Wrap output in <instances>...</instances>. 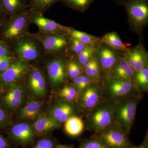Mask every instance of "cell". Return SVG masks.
I'll return each instance as SVG.
<instances>
[{"label":"cell","instance_id":"cell-9","mask_svg":"<svg viewBox=\"0 0 148 148\" xmlns=\"http://www.w3.org/2000/svg\"><path fill=\"white\" fill-rule=\"evenodd\" d=\"M31 22L38 26L40 32L54 34L63 36L69 34V30L71 29L69 27L58 24L53 20L44 17L40 14L32 13Z\"/></svg>","mask_w":148,"mask_h":148},{"label":"cell","instance_id":"cell-7","mask_svg":"<svg viewBox=\"0 0 148 148\" xmlns=\"http://www.w3.org/2000/svg\"><path fill=\"white\" fill-rule=\"evenodd\" d=\"M7 134L12 143L23 147L32 145L37 137L33 126L25 123L14 125Z\"/></svg>","mask_w":148,"mask_h":148},{"label":"cell","instance_id":"cell-20","mask_svg":"<svg viewBox=\"0 0 148 148\" xmlns=\"http://www.w3.org/2000/svg\"><path fill=\"white\" fill-rule=\"evenodd\" d=\"M136 73L124 57L119 59L109 76L134 81Z\"/></svg>","mask_w":148,"mask_h":148},{"label":"cell","instance_id":"cell-31","mask_svg":"<svg viewBox=\"0 0 148 148\" xmlns=\"http://www.w3.org/2000/svg\"><path fill=\"white\" fill-rule=\"evenodd\" d=\"M96 50V49L94 46L87 45L77 54L78 61L82 67H83L94 56Z\"/></svg>","mask_w":148,"mask_h":148},{"label":"cell","instance_id":"cell-32","mask_svg":"<svg viewBox=\"0 0 148 148\" xmlns=\"http://www.w3.org/2000/svg\"><path fill=\"white\" fill-rule=\"evenodd\" d=\"M74 85L79 93L83 92L92 82L85 73L82 74L73 79Z\"/></svg>","mask_w":148,"mask_h":148},{"label":"cell","instance_id":"cell-29","mask_svg":"<svg viewBox=\"0 0 148 148\" xmlns=\"http://www.w3.org/2000/svg\"><path fill=\"white\" fill-rule=\"evenodd\" d=\"M94 0H62L61 1L70 8L84 12L88 9Z\"/></svg>","mask_w":148,"mask_h":148},{"label":"cell","instance_id":"cell-19","mask_svg":"<svg viewBox=\"0 0 148 148\" xmlns=\"http://www.w3.org/2000/svg\"><path fill=\"white\" fill-rule=\"evenodd\" d=\"M28 83L32 92L38 97L45 95L46 87L45 78L38 68H33L29 73Z\"/></svg>","mask_w":148,"mask_h":148},{"label":"cell","instance_id":"cell-45","mask_svg":"<svg viewBox=\"0 0 148 148\" xmlns=\"http://www.w3.org/2000/svg\"><path fill=\"white\" fill-rule=\"evenodd\" d=\"M2 22L0 20V27L2 26Z\"/></svg>","mask_w":148,"mask_h":148},{"label":"cell","instance_id":"cell-36","mask_svg":"<svg viewBox=\"0 0 148 148\" xmlns=\"http://www.w3.org/2000/svg\"><path fill=\"white\" fill-rule=\"evenodd\" d=\"M87 45L83 43L75 38H72L71 40V49L74 53L78 54L83 50Z\"/></svg>","mask_w":148,"mask_h":148},{"label":"cell","instance_id":"cell-37","mask_svg":"<svg viewBox=\"0 0 148 148\" xmlns=\"http://www.w3.org/2000/svg\"><path fill=\"white\" fill-rule=\"evenodd\" d=\"M11 62V58L8 56L0 57V73L8 69Z\"/></svg>","mask_w":148,"mask_h":148},{"label":"cell","instance_id":"cell-25","mask_svg":"<svg viewBox=\"0 0 148 148\" xmlns=\"http://www.w3.org/2000/svg\"><path fill=\"white\" fill-rule=\"evenodd\" d=\"M101 41L113 49L125 51L128 49L127 45L123 43L115 32H110L104 35Z\"/></svg>","mask_w":148,"mask_h":148},{"label":"cell","instance_id":"cell-15","mask_svg":"<svg viewBox=\"0 0 148 148\" xmlns=\"http://www.w3.org/2000/svg\"><path fill=\"white\" fill-rule=\"evenodd\" d=\"M95 52L97 53V58L101 70L106 74V76L110 75L119 59L116 53L113 49L106 45L99 48Z\"/></svg>","mask_w":148,"mask_h":148},{"label":"cell","instance_id":"cell-10","mask_svg":"<svg viewBox=\"0 0 148 148\" xmlns=\"http://www.w3.org/2000/svg\"><path fill=\"white\" fill-rule=\"evenodd\" d=\"M30 35L39 41L48 52H58L67 45V40L63 36L41 32Z\"/></svg>","mask_w":148,"mask_h":148},{"label":"cell","instance_id":"cell-17","mask_svg":"<svg viewBox=\"0 0 148 148\" xmlns=\"http://www.w3.org/2000/svg\"><path fill=\"white\" fill-rule=\"evenodd\" d=\"M76 109L71 102L62 101L56 103L51 108L49 114L61 124L65 122L70 117L75 115L77 112Z\"/></svg>","mask_w":148,"mask_h":148},{"label":"cell","instance_id":"cell-35","mask_svg":"<svg viewBox=\"0 0 148 148\" xmlns=\"http://www.w3.org/2000/svg\"><path fill=\"white\" fill-rule=\"evenodd\" d=\"M79 148H108L99 138H94L84 140Z\"/></svg>","mask_w":148,"mask_h":148},{"label":"cell","instance_id":"cell-34","mask_svg":"<svg viewBox=\"0 0 148 148\" xmlns=\"http://www.w3.org/2000/svg\"><path fill=\"white\" fill-rule=\"evenodd\" d=\"M57 145L58 144L53 138L45 137L37 140L30 148H55Z\"/></svg>","mask_w":148,"mask_h":148},{"label":"cell","instance_id":"cell-24","mask_svg":"<svg viewBox=\"0 0 148 148\" xmlns=\"http://www.w3.org/2000/svg\"><path fill=\"white\" fill-rule=\"evenodd\" d=\"M85 73L93 83H98L101 78V69L97 58L93 56L83 67Z\"/></svg>","mask_w":148,"mask_h":148},{"label":"cell","instance_id":"cell-44","mask_svg":"<svg viewBox=\"0 0 148 148\" xmlns=\"http://www.w3.org/2000/svg\"><path fill=\"white\" fill-rule=\"evenodd\" d=\"M1 92H2L1 86V84H0V95H1Z\"/></svg>","mask_w":148,"mask_h":148},{"label":"cell","instance_id":"cell-26","mask_svg":"<svg viewBox=\"0 0 148 148\" xmlns=\"http://www.w3.org/2000/svg\"><path fill=\"white\" fill-rule=\"evenodd\" d=\"M62 0H32L28 9L33 13L42 14L50 8L56 3Z\"/></svg>","mask_w":148,"mask_h":148},{"label":"cell","instance_id":"cell-21","mask_svg":"<svg viewBox=\"0 0 148 148\" xmlns=\"http://www.w3.org/2000/svg\"><path fill=\"white\" fill-rule=\"evenodd\" d=\"M43 105L36 100L31 99L19 112L20 119L35 120L36 119L41 112Z\"/></svg>","mask_w":148,"mask_h":148},{"label":"cell","instance_id":"cell-43","mask_svg":"<svg viewBox=\"0 0 148 148\" xmlns=\"http://www.w3.org/2000/svg\"><path fill=\"white\" fill-rule=\"evenodd\" d=\"M23 1H24V2L26 3L27 4V1H29V3H30V2L31 1H32V0H23Z\"/></svg>","mask_w":148,"mask_h":148},{"label":"cell","instance_id":"cell-14","mask_svg":"<svg viewBox=\"0 0 148 148\" xmlns=\"http://www.w3.org/2000/svg\"><path fill=\"white\" fill-rule=\"evenodd\" d=\"M47 70L49 80L53 87H59L66 82V65L62 59L57 58L51 61L48 64Z\"/></svg>","mask_w":148,"mask_h":148},{"label":"cell","instance_id":"cell-23","mask_svg":"<svg viewBox=\"0 0 148 148\" xmlns=\"http://www.w3.org/2000/svg\"><path fill=\"white\" fill-rule=\"evenodd\" d=\"M64 123V130L69 136L77 137L81 135L84 130V123L79 117L73 116Z\"/></svg>","mask_w":148,"mask_h":148},{"label":"cell","instance_id":"cell-11","mask_svg":"<svg viewBox=\"0 0 148 148\" xmlns=\"http://www.w3.org/2000/svg\"><path fill=\"white\" fill-rule=\"evenodd\" d=\"M29 70L26 61L21 59L11 64L8 69L0 73V80L4 86L9 85L21 78Z\"/></svg>","mask_w":148,"mask_h":148},{"label":"cell","instance_id":"cell-40","mask_svg":"<svg viewBox=\"0 0 148 148\" xmlns=\"http://www.w3.org/2000/svg\"><path fill=\"white\" fill-rule=\"evenodd\" d=\"M0 148H13L8 140L0 133Z\"/></svg>","mask_w":148,"mask_h":148},{"label":"cell","instance_id":"cell-16","mask_svg":"<svg viewBox=\"0 0 148 148\" xmlns=\"http://www.w3.org/2000/svg\"><path fill=\"white\" fill-rule=\"evenodd\" d=\"M7 92L2 98V103L10 110L19 107L24 99L23 90L21 85L12 83L9 85Z\"/></svg>","mask_w":148,"mask_h":148},{"label":"cell","instance_id":"cell-41","mask_svg":"<svg viewBox=\"0 0 148 148\" xmlns=\"http://www.w3.org/2000/svg\"><path fill=\"white\" fill-rule=\"evenodd\" d=\"M55 148H75L73 146L71 145H58Z\"/></svg>","mask_w":148,"mask_h":148},{"label":"cell","instance_id":"cell-3","mask_svg":"<svg viewBox=\"0 0 148 148\" xmlns=\"http://www.w3.org/2000/svg\"><path fill=\"white\" fill-rule=\"evenodd\" d=\"M113 101L103 100L89 112L86 121L88 129L96 133L113 123Z\"/></svg>","mask_w":148,"mask_h":148},{"label":"cell","instance_id":"cell-33","mask_svg":"<svg viewBox=\"0 0 148 148\" xmlns=\"http://www.w3.org/2000/svg\"><path fill=\"white\" fill-rule=\"evenodd\" d=\"M66 73L69 77L73 79L81 75L82 73V66L76 61L71 60L66 65Z\"/></svg>","mask_w":148,"mask_h":148},{"label":"cell","instance_id":"cell-27","mask_svg":"<svg viewBox=\"0 0 148 148\" xmlns=\"http://www.w3.org/2000/svg\"><path fill=\"white\" fill-rule=\"evenodd\" d=\"M69 34L72 38H75L83 43L87 45L94 46L98 42H101V38L94 36L90 34L75 29H71L69 30Z\"/></svg>","mask_w":148,"mask_h":148},{"label":"cell","instance_id":"cell-38","mask_svg":"<svg viewBox=\"0 0 148 148\" xmlns=\"http://www.w3.org/2000/svg\"><path fill=\"white\" fill-rule=\"evenodd\" d=\"M9 53L8 46L4 42L0 40V57L8 56Z\"/></svg>","mask_w":148,"mask_h":148},{"label":"cell","instance_id":"cell-22","mask_svg":"<svg viewBox=\"0 0 148 148\" xmlns=\"http://www.w3.org/2000/svg\"><path fill=\"white\" fill-rule=\"evenodd\" d=\"M0 4L5 13L10 15L22 13L29 8L23 0H0Z\"/></svg>","mask_w":148,"mask_h":148},{"label":"cell","instance_id":"cell-18","mask_svg":"<svg viewBox=\"0 0 148 148\" xmlns=\"http://www.w3.org/2000/svg\"><path fill=\"white\" fill-rule=\"evenodd\" d=\"M60 123L53 118L50 114L40 115L32 126L36 136L47 134L60 127Z\"/></svg>","mask_w":148,"mask_h":148},{"label":"cell","instance_id":"cell-5","mask_svg":"<svg viewBox=\"0 0 148 148\" xmlns=\"http://www.w3.org/2000/svg\"><path fill=\"white\" fill-rule=\"evenodd\" d=\"M94 137L99 138L108 148H132L127 135L117 125L113 123Z\"/></svg>","mask_w":148,"mask_h":148},{"label":"cell","instance_id":"cell-28","mask_svg":"<svg viewBox=\"0 0 148 148\" xmlns=\"http://www.w3.org/2000/svg\"><path fill=\"white\" fill-rule=\"evenodd\" d=\"M79 94L74 85L67 84L59 91L58 95L63 101L71 102L77 101Z\"/></svg>","mask_w":148,"mask_h":148},{"label":"cell","instance_id":"cell-42","mask_svg":"<svg viewBox=\"0 0 148 148\" xmlns=\"http://www.w3.org/2000/svg\"><path fill=\"white\" fill-rule=\"evenodd\" d=\"M3 13H5L4 12L3 10V9L1 7V4H0V15L2 14Z\"/></svg>","mask_w":148,"mask_h":148},{"label":"cell","instance_id":"cell-2","mask_svg":"<svg viewBox=\"0 0 148 148\" xmlns=\"http://www.w3.org/2000/svg\"><path fill=\"white\" fill-rule=\"evenodd\" d=\"M103 99L114 101L122 98L140 95L135 82L107 76L101 86Z\"/></svg>","mask_w":148,"mask_h":148},{"label":"cell","instance_id":"cell-13","mask_svg":"<svg viewBox=\"0 0 148 148\" xmlns=\"http://www.w3.org/2000/svg\"><path fill=\"white\" fill-rule=\"evenodd\" d=\"M124 58L136 73L148 67V56L143 46L128 49Z\"/></svg>","mask_w":148,"mask_h":148},{"label":"cell","instance_id":"cell-6","mask_svg":"<svg viewBox=\"0 0 148 148\" xmlns=\"http://www.w3.org/2000/svg\"><path fill=\"white\" fill-rule=\"evenodd\" d=\"M32 13L29 9L22 13L11 15L7 25L3 32V36L6 39L12 40L24 37L31 22Z\"/></svg>","mask_w":148,"mask_h":148},{"label":"cell","instance_id":"cell-30","mask_svg":"<svg viewBox=\"0 0 148 148\" xmlns=\"http://www.w3.org/2000/svg\"><path fill=\"white\" fill-rule=\"evenodd\" d=\"M135 84L139 90H146L148 88V67L136 73L134 79Z\"/></svg>","mask_w":148,"mask_h":148},{"label":"cell","instance_id":"cell-12","mask_svg":"<svg viewBox=\"0 0 148 148\" xmlns=\"http://www.w3.org/2000/svg\"><path fill=\"white\" fill-rule=\"evenodd\" d=\"M15 53L22 60L32 61L38 58L40 51L34 40L23 37L18 39L14 47Z\"/></svg>","mask_w":148,"mask_h":148},{"label":"cell","instance_id":"cell-39","mask_svg":"<svg viewBox=\"0 0 148 148\" xmlns=\"http://www.w3.org/2000/svg\"><path fill=\"white\" fill-rule=\"evenodd\" d=\"M8 117L5 111L0 108V127L5 125L8 121Z\"/></svg>","mask_w":148,"mask_h":148},{"label":"cell","instance_id":"cell-1","mask_svg":"<svg viewBox=\"0 0 148 148\" xmlns=\"http://www.w3.org/2000/svg\"><path fill=\"white\" fill-rule=\"evenodd\" d=\"M140 99V95L113 101V123L127 135L134 123Z\"/></svg>","mask_w":148,"mask_h":148},{"label":"cell","instance_id":"cell-8","mask_svg":"<svg viewBox=\"0 0 148 148\" xmlns=\"http://www.w3.org/2000/svg\"><path fill=\"white\" fill-rule=\"evenodd\" d=\"M103 100L102 87L98 83H91L79 93L77 102L84 111L89 112Z\"/></svg>","mask_w":148,"mask_h":148},{"label":"cell","instance_id":"cell-4","mask_svg":"<svg viewBox=\"0 0 148 148\" xmlns=\"http://www.w3.org/2000/svg\"><path fill=\"white\" fill-rule=\"evenodd\" d=\"M124 7L130 23L140 31L148 21V0H118Z\"/></svg>","mask_w":148,"mask_h":148}]
</instances>
